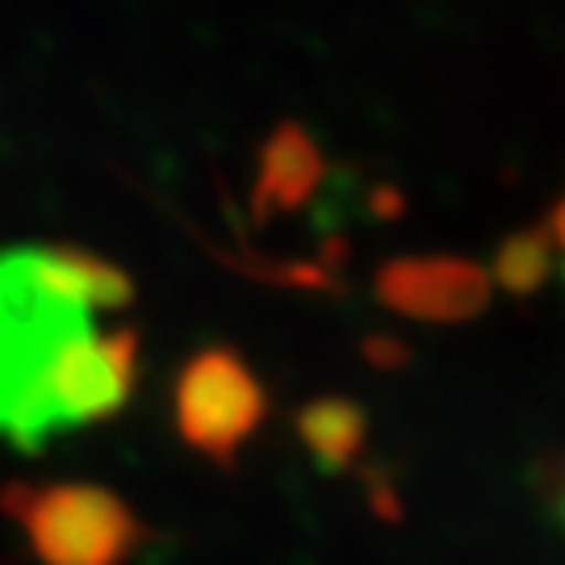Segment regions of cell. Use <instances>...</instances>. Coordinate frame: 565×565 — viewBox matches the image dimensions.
<instances>
[{"instance_id": "obj_1", "label": "cell", "mask_w": 565, "mask_h": 565, "mask_svg": "<svg viewBox=\"0 0 565 565\" xmlns=\"http://www.w3.org/2000/svg\"><path fill=\"white\" fill-rule=\"evenodd\" d=\"M135 285L84 247L0 252V440L39 452L118 415L139 382Z\"/></svg>"}, {"instance_id": "obj_3", "label": "cell", "mask_w": 565, "mask_h": 565, "mask_svg": "<svg viewBox=\"0 0 565 565\" xmlns=\"http://www.w3.org/2000/svg\"><path fill=\"white\" fill-rule=\"evenodd\" d=\"M264 415V390L247 364L231 352L210 348L193 356L177 385V424L189 445L226 461L252 436Z\"/></svg>"}, {"instance_id": "obj_4", "label": "cell", "mask_w": 565, "mask_h": 565, "mask_svg": "<svg viewBox=\"0 0 565 565\" xmlns=\"http://www.w3.org/2000/svg\"><path fill=\"white\" fill-rule=\"evenodd\" d=\"M553 239H557V256H562V264H565V202H562V210H557V218H553Z\"/></svg>"}, {"instance_id": "obj_2", "label": "cell", "mask_w": 565, "mask_h": 565, "mask_svg": "<svg viewBox=\"0 0 565 565\" xmlns=\"http://www.w3.org/2000/svg\"><path fill=\"white\" fill-rule=\"evenodd\" d=\"M0 503L46 565H121L142 541L139 515L93 482L9 486Z\"/></svg>"}, {"instance_id": "obj_5", "label": "cell", "mask_w": 565, "mask_h": 565, "mask_svg": "<svg viewBox=\"0 0 565 565\" xmlns=\"http://www.w3.org/2000/svg\"><path fill=\"white\" fill-rule=\"evenodd\" d=\"M562 520H565V494H562Z\"/></svg>"}]
</instances>
